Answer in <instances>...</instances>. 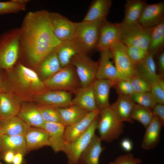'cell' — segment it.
I'll list each match as a JSON object with an SVG mask.
<instances>
[{"label": "cell", "mask_w": 164, "mask_h": 164, "mask_svg": "<svg viewBox=\"0 0 164 164\" xmlns=\"http://www.w3.org/2000/svg\"><path fill=\"white\" fill-rule=\"evenodd\" d=\"M46 10L28 12L20 28L19 52L22 51L32 66L39 65L61 43L55 36Z\"/></svg>", "instance_id": "1"}, {"label": "cell", "mask_w": 164, "mask_h": 164, "mask_svg": "<svg viewBox=\"0 0 164 164\" xmlns=\"http://www.w3.org/2000/svg\"><path fill=\"white\" fill-rule=\"evenodd\" d=\"M20 28L7 30L0 35V68L11 71L19 53Z\"/></svg>", "instance_id": "2"}, {"label": "cell", "mask_w": 164, "mask_h": 164, "mask_svg": "<svg viewBox=\"0 0 164 164\" xmlns=\"http://www.w3.org/2000/svg\"><path fill=\"white\" fill-rule=\"evenodd\" d=\"M47 88L74 93L81 87L75 68L69 65L62 67L51 77L43 81Z\"/></svg>", "instance_id": "3"}, {"label": "cell", "mask_w": 164, "mask_h": 164, "mask_svg": "<svg viewBox=\"0 0 164 164\" xmlns=\"http://www.w3.org/2000/svg\"><path fill=\"white\" fill-rule=\"evenodd\" d=\"M101 22H75L74 40L82 53L87 54L96 48Z\"/></svg>", "instance_id": "4"}, {"label": "cell", "mask_w": 164, "mask_h": 164, "mask_svg": "<svg viewBox=\"0 0 164 164\" xmlns=\"http://www.w3.org/2000/svg\"><path fill=\"white\" fill-rule=\"evenodd\" d=\"M97 127L101 141L109 142L118 139L123 132V122L116 119L110 106L100 110Z\"/></svg>", "instance_id": "5"}, {"label": "cell", "mask_w": 164, "mask_h": 164, "mask_svg": "<svg viewBox=\"0 0 164 164\" xmlns=\"http://www.w3.org/2000/svg\"><path fill=\"white\" fill-rule=\"evenodd\" d=\"M121 42L126 46H137L148 50L149 41L146 29L138 22L118 23Z\"/></svg>", "instance_id": "6"}, {"label": "cell", "mask_w": 164, "mask_h": 164, "mask_svg": "<svg viewBox=\"0 0 164 164\" xmlns=\"http://www.w3.org/2000/svg\"><path fill=\"white\" fill-rule=\"evenodd\" d=\"M98 64V62L82 52L77 54L71 59L70 64L75 68L81 87L90 85L96 79Z\"/></svg>", "instance_id": "7"}, {"label": "cell", "mask_w": 164, "mask_h": 164, "mask_svg": "<svg viewBox=\"0 0 164 164\" xmlns=\"http://www.w3.org/2000/svg\"><path fill=\"white\" fill-rule=\"evenodd\" d=\"M99 120V115L94 119L86 131L73 143L65 145L63 152L66 154L68 164H78L82 153L88 146L94 135Z\"/></svg>", "instance_id": "8"}, {"label": "cell", "mask_w": 164, "mask_h": 164, "mask_svg": "<svg viewBox=\"0 0 164 164\" xmlns=\"http://www.w3.org/2000/svg\"><path fill=\"white\" fill-rule=\"evenodd\" d=\"M110 50L117 71L123 79L136 76V65L129 57L125 45L120 42Z\"/></svg>", "instance_id": "9"}, {"label": "cell", "mask_w": 164, "mask_h": 164, "mask_svg": "<svg viewBox=\"0 0 164 164\" xmlns=\"http://www.w3.org/2000/svg\"><path fill=\"white\" fill-rule=\"evenodd\" d=\"M15 74L16 81L24 90L39 93L48 90L34 71L21 63L16 67Z\"/></svg>", "instance_id": "10"}, {"label": "cell", "mask_w": 164, "mask_h": 164, "mask_svg": "<svg viewBox=\"0 0 164 164\" xmlns=\"http://www.w3.org/2000/svg\"><path fill=\"white\" fill-rule=\"evenodd\" d=\"M49 18L53 33L60 41H75V22L56 12H49Z\"/></svg>", "instance_id": "11"}, {"label": "cell", "mask_w": 164, "mask_h": 164, "mask_svg": "<svg viewBox=\"0 0 164 164\" xmlns=\"http://www.w3.org/2000/svg\"><path fill=\"white\" fill-rule=\"evenodd\" d=\"M120 42L118 24L111 22L107 20L101 22L96 49L100 52L110 50Z\"/></svg>", "instance_id": "12"}, {"label": "cell", "mask_w": 164, "mask_h": 164, "mask_svg": "<svg viewBox=\"0 0 164 164\" xmlns=\"http://www.w3.org/2000/svg\"><path fill=\"white\" fill-rule=\"evenodd\" d=\"M72 93L63 91L47 90L38 94L35 99L40 104L63 108L71 105Z\"/></svg>", "instance_id": "13"}, {"label": "cell", "mask_w": 164, "mask_h": 164, "mask_svg": "<svg viewBox=\"0 0 164 164\" xmlns=\"http://www.w3.org/2000/svg\"><path fill=\"white\" fill-rule=\"evenodd\" d=\"M99 113L100 110L97 109L93 111L90 112L80 121L66 126L64 133L65 145L73 143L82 135Z\"/></svg>", "instance_id": "14"}, {"label": "cell", "mask_w": 164, "mask_h": 164, "mask_svg": "<svg viewBox=\"0 0 164 164\" xmlns=\"http://www.w3.org/2000/svg\"><path fill=\"white\" fill-rule=\"evenodd\" d=\"M164 2L151 4H147L144 7L138 22L147 28L155 26L164 19Z\"/></svg>", "instance_id": "15"}, {"label": "cell", "mask_w": 164, "mask_h": 164, "mask_svg": "<svg viewBox=\"0 0 164 164\" xmlns=\"http://www.w3.org/2000/svg\"><path fill=\"white\" fill-rule=\"evenodd\" d=\"M112 56L110 50L101 52L96 74V79H107L114 83L123 79L118 73L111 60Z\"/></svg>", "instance_id": "16"}, {"label": "cell", "mask_w": 164, "mask_h": 164, "mask_svg": "<svg viewBox=\"0 0 164 164\" xmlns=\"http://www.w3.org/2000/svg\"><path fill=\"white\" fill-rule=\"evenodd\" d=\"M65 126L61 123L45 122L43 128L49 135V146L55 153L62 151L65 145L64 133Z\"/></svg>", "instance_id": "17"}, {"label": "cell", "mask_w": 164, "mask_h": 164, "mask_svg": "<svg viewBox=\"0 0 164 164\" xmlns=\"http://www.w3.org/2000/svg\"><path fill=\"white\" fill-rule=\"evenodd\" d=\"M97 108L100 110L110 106L109 95L113 82L107 79H96L92 84Z\"/></svg>", "instance_id": "18"}, {"label": "cell", "mask_w": 164, "mask_h": 164, "mask_svg": "<svg viewBox=\"0 0 164 164\" xmlns=\"http://www.w3.org/2000/svg\"><path fill=\"white\" fill-rule=\"evenodd\" d=\"M154 55L148 53L145 57L136 65V76L142 79L151 86L160 78L156 73Z\"/></svg>", "instance_id": "19"}, {"label": "cell", "mask_w": 164, "mask_h": 164, "mask_svg": "<svg viewBox=\"0 0 164 164\" xmlns=\"http://www.w3.org/2000/svg\"><path fill=\"white\" fill-rule=\"evenodd\" d=\"M164 125L158 117L153 115L152 121L145 128L141 144L143 149H151L158 145L160 140L161 130Z\"/></svg>", "instance_id": "20"}, {"label": "cell", "mask_w": 164, "mask_h": 164, "mask_svg": "<svg viewBox=\"0 0 164 164\" xmlns=\"http://www.w3.org/2000/svg\"><path fill=\"white\" fill-rule=\"evenodd\" d=\"M112 4L111 0H93L82 21L102 22L107 20Z\"/></svg>", "instance_id": "21"}, {"label": "cell", "mask_w": 164, "mask_h": 164, "mask_svg": "<svg viewBox=\"0 0 164 164\" xmlns=\"http://www.w3.org/2000/svg\"><path fill=\"white\" fill-rule=\"evenodd\" d=\"M31 127L17 116L0 119V135H24Z\"/></svg>", "instance_id": "22"}, {"label": "cell", "mask_w": 164, "mask_h": 164, "mask_svg": "<svg viewBox=\"0 0 164 164\" xmlns=\"http://www.w3.org/2000/svg\"><path fill=\"white\" fill-rule=\"evenodd\" d=\"M135 104L129 96L119 94L116 101L111 107L118 120L132 123L133 121L131 118V114Z\"/></svg>", "instance_id": "23"}, {"label": "cell", "mask_w": 164, "mask_h": 164, "mask_svg": "<svg viewBox=\"0 0 164 164\" xmlns=\"http://www.w3.org/2000/svg\"><path fill=\"white\" fill-rule=\"evenodd\" d=\"M101 141L99 137L95 134L80 155L78 164H100V156L104 149L102 146Z\"/></svg>", "instance_id": "24"}, {"label": "cell", "mask_w": 164, "mask_h": 164, "mask_svg": "<svg viewBox=\"0 0 164 164\" xmlns=\"http://www.w3.org/2000/svg\"><path fill=\"white\" fill-rule=\"evenodd\" d=\"M71 105L80 107L90 112L97 109L92 84L85 87H80L75 93Z\"/></svg>", "instance_id": "25"}, {"label": "cell", "mask_w": 164, "mask_h": 164, "mask_svg": "<svg viewBox=\"0 0 164 164\" xmlns=\"http://www.w3.org/2000/svg\"><path fill=\"white\" fill-rule=\"evenodd\" d=\"M24 136L28 152L49 146L48 134L43 128L31 127Z\"/></svg>", "instance_id": "26"}, {"label": "cell", "mask_w": 164, "mask_h": 164, "mask_svg": "<svg viewBox=\"0 0 164 164\" xmlns=\"http://www.w3.org/2000/svg\"><path fill=\"white\" fill-rule=\"evenodd\" d=\"M0 154L9 151L15 154L20 153L24 156L28 152L23 135L10 136L0 135Z\"/></svg>", "instance_id": "27"}, {"label": "cell", "mask_w": 164, "mask_h": 164, "mask_svg": "<svg viewBox=\"0 0 164 164\" xmlns=\"http://www.w3.org/2000/svg\"><path fill=\"white\" fill-rule=\"evenodd\" d=\"M17 116L29 126L43 128L44 124L37 106L31 104L20 106Z\"/></svg>", "instance_id": "28"}, {"label": "cell", "mask_w": 164, "mask_h": 164, "mask_svg": "<svg viewBox=\"0 0 164 164\" xmlns=\"http://www.w3.org/2000/svg\"><path fill=\"white\" fill-rule=\"evenodd\" d=\"M145 28L149 38L148 51L154 55L160 51L163 47L164 20L155 26Z\"/></svg>", "instance_id": "29"}, {"label": "cell", "mask_w": 164, "mask_h": 164, "mask_svg": "<svg viewBox=\"0 0 164 164\" xmlns=\"http://www.w3.org/2000/svg\"><path fill=\"white\" fill-rule=\"evenodd\" d=\"M56 108L59 114L61 123L65 126L80 121L90 112L75 105H71L65 108Z\"/></svg>", "instance_id": "30"}, {"label": "cell", "mask_w": 164, "mask_h": 164, "mask_svg": "<svg viewBox=\"0 0 164 164\" xmlns=\"http://www.w3.org/2000/svg\"><path fill=\"white\" fill-rule=\"evenodd\" d=\"M20 108L18 101L10 93H0V119L17 116Z\"/></svg>", "instance_id": "31"}, {"label": "cell", "mask_w": 164, "mask_h": 164, "mask_svg": "<svg viewBox=\"0 0 164 164\" xmlns=\"http://www.w3.org/2000/svg\"><path fill=\"white\" fill-rule=\"evenodd\" d=\"M57 47L50 52L39 64L40 73L44 79L43 81L54 75L62 68L57 55Z\"/></svg>", "instance_id": "32"}, {"label": "cell", "mask_w": 164, "mask_h": 164, "mask_svg": "<svg viewBox=\"0 0 164 164\" xmlns=\"http://www.w3.org/2000/svg\"><path fill=\"white\" fill-rule=\"evenodd\" d=\"M147 3L143 0H127L125 5V16L122 22L126 24L138 22Z\"/></svg>", "instance_id": "33"}, {"label": "cell", "mask_w": 164, "mask_h": 164, "mask_svg": "<svg viewBox=\"0 0 164 164\" xmlns=\"http://www.w3.org/2000/svg\"><path fill=\"white\" fill-rule=\"evenodd\" d=\"M81 52L75 41L61 42L57 47V55L61 67L70 65L72 58Z\"/></svg>", "instance_id": "34"}, {"label": "cell", "mask_w": 164, "mask_h": 164, "mask_svg": "<svg viewBox=\"0 0 164 164\" xmlns=\"http://www.w3.org/2000/svg\"><path fill=\"white\" fill-rule=\"evenodd\" d=\"M153 115L152 109L135 104L131 114V118L140 122L146 128L152 121Z\"/></svg>", "instance_id": "35"}, {"label": "cell", "mask_w": 164, "mask_h": 164, "mask_svg": "<svg viewBox=\"0 0 164 164\" xmlns=\"http://www.w3.org/2000/svg\"><path fill=\"white\" fill-rule=\"evenodd\" d=\"M37 106L45 122L61 123L56 108L40 104Z\"/></svg>", "instance_id": "36"}, {"label": "cell", "mask_w": 164, "mask_h": 164, "mask_svg": "<svg viewBox=\"0 0 164 164\" xmlns=\"http://www.w3.org/2000/svg\"><path fill=\"white\" fill-rule=\"evenodd\" d=\"M129 97L135 103L151 109L156 104L150 92L134 93Z\"/></svg>", "instance_id": "37"}, {"label": "cell", "mask_w": 164, "mask_h": 164, "mask_svg": "<svg viewBox=\"0 0 164 164\" xmlns=\"http://www.w3.org/2000/svg\"><path fill=\"white\" fill-rule=\"evenodd\" d=\"M26 5L20 3L16 0L0 2V15L17 13L25 11Z\"/></svg>", "instance_id": "38"}, {"label": "cell", "mask_w": 164, "mask_h": 164, "mask_svg": "<svg viewBox=\"0 0 164 164\" xmlns=\"http://www.w3.org/2000/svg\"><path fill=\"white\" fill-rule=\"evenodd\" d=\"M126 48L129 57L135 65L142 61L149 53L148 50L135 46H126Z\"/></svg>", "instance_id": "39"}, {"label": "cell", "mask_w": 164, "mask_h": 164, "mask_svg": "<svg viewBox=\"0 0 164 164\" xmlns=\"http://www.w3.org/2000/svg\"><path fill=\"white\" fill-rule=\"evenodd\" d=\"M150 91L156 104H164V81L161 77L151 86Z\"/></svg>", "instance_id": "40"}, {"label": "cell", "mask_w": 164, "mask_h": 164, "mask_svg": "<svg viewBox=\"0 0 164 164\" xmlns=\"http://www.w3.org/2000/svg\"><path fill=\"white\" fill-rule=\"evenodd\" d=\"M115 87L119 94L130 96L135 93L128 79H121L116 81Z\"/></svg>", "instance_id": "41"}, {"label": "cell", "mask_w": 164, "mask_h": 164, "mask_svg": "<svg viewBox=\"0 0 164 164\" xmlns=\"http://www.w3.org/2000/svg\"><path fill=\"white\" fill-rule=\"evenodd\" d=\"M135 93L150 92L151 87L145 80L137 76L128 78Z\"/></svg>", "instance_id": "42"}, {"label": "cell", "mask_w": 164, "mask_h": 164, "mask_svg": "<svg viewBox=\"0 0 164 164\" xmlns=\"http://www.w3.org/2000/svg\"><path fill=\"white\" fill-rule=\"evenodd\" d=\"M141 162L140 159L135 157L132 154L128 153L119 156L109 164H140Z\"/></svg>", "instance_id": "43"}, {"label": "cell", "mask_w": 164, "mask_h": 164, "mask_svg": "<svg viewBox=\"0 0 164 164\" xmlns=\"http://www.w3.org/2000/svg\"><path fill=\"white\" fill-rule=\"evenodd\" d=\"M153 115L158 117L164 124V104H156L152 109Z\"/></svg>", "instance_id": "44"}, {"label": "cell", "mask_w": 164, "mask_h": 164, "mask_svg": "<svg viewBox=\"0 0 164 164\" xmlns=\"http://www.w3.org/2000/svg\"><path fill=\"white\" fill-rule=\"evenodd\" d=\"M121 146L124 151L127 152H129L132 149L133 144L130 140L125 138L122 141Z\"/></svg>", "instance_id": "45"}, {"label": "cell", "mask_w": 164, "mask_h": 164, "mask_svg": "<svg viewBox=\"0 0 164 164\" xmlns=\"http://www.w3.org/2000/svg\"><path fill=\"white\" fill-rule=\"evenodd\" d=\"M4 160L9 164H12L15 154L13 152L9 151L2 154Z\"/></svg>", "instance_id": "46"}, {"label": "cell", "mask_w": 164, "mask_h": 164, "mask_svg": "<svg viewBox=\"0 0 164 164\" xmlns=\"http://www.w3.org/2000/svg\"><path fill=\"white\" fill-rule=\"evenodd\" d=\"M2 69L0 68V93L8 92L6 79L4 77L1 72Z\"/></svg>", "instance_id": "47"}, {"label": "cell", "mask_w": 164, "mask_h": 164, "mask_svg": "<svg viewBox=\"0 0 164 164\" xmlns=\"http://www.w3.org/2000/svg\"><path fill=\"white\" fill-rule=\"evenodd\" d=\"M24 155L22 153H18L15 154L12 164H22Z\"/></svg>", "instance_id": "48"}, {"label": "cell", "mask_w": 164, "mask_h": 164, "mask_svg": "<svg viewBox=\"0 0 164 164\" xmlns=\"http://www.w3.org/2000/svg\"><path fill=\"white\" fill-rule=\"evenodd\" d=\"M159 65L161 72H164V52H162L159 55Z\"/></svg>", "instance_id": "49"}, {"label": "cell", "mask_w": 164, "mask_h": 164, "mask_svg": "<svg viewBox=\"0 0 164 164\" xmlns=\"http://www.w3.org/2000/svg\"><path fill=\"white\" fill-rule=\"evenodd\" d=\"M0 164H4L2 163V162L0 161Z\"/></svg>", "instance_id": "50"}, {"label": "cell", "mask_w": 164, "mask_h": 164, "mask_svg": "<svg viewBox=\"0 0 164 164\" xmlns=\"http://www.w3.org/2000/svg\"></svg>", "instance_id": "51"}, {"label": "cell", "mask_w": 164, "mask_h": 164, "mask_svg": "<svg viewBox=\"0 0 164 164\" xmlns=\"http://www.w3.org/2000/svg\"><path fill=\"white\" fill-rule=\"evenodd\" d=\"M22 164H23V163H22Z\"/></svg>", "instance_id": "52"}]
</instances>
